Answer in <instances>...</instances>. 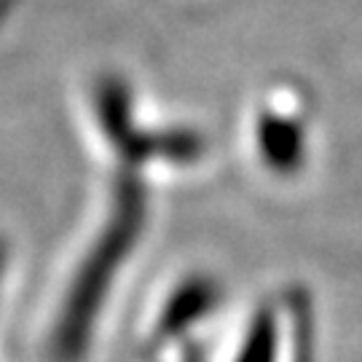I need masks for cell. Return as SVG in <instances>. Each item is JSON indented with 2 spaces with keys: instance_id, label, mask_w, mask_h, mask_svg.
<instances>
[{
  "instance_id": "cell-3",
  "label": "cell",
  "mask_w": 362,
  "mask_h": 362,
  "mask_svg": "<svg viewBox=\"0 0 362 362\" xmlns=\"http://www.w3.org/2000/svg\"><path fill=\"white\" fill-rule=\"evenodd\" d=\"M272 360V333H269V325L266 320L255 327V333L252 338L247 341L245 351H242V357L239 362H269Z\"/></svg>"
},
{
  "instance_id": "cell-4",
  "label": "cell",
  "mask_w": 362,
  "mask_h": 362,
  "mask_svg": "<svg viewBox=\"0 0 362 362\" xmlns=\"http://www.w3.org/2000/svg\"><path fill=\"white\" fill-rule=\"evenodd\" d=\"M3 258H6V250H3V245H0V272H3Z\"/></svg>"
},
{
  "instance_id": "cell-1",
  "label": "cell",
  "mask_w": 362,
  "mask_h": 362,
  "mask_svg": "<svg viewBox=\"0 0 362 362\" xmlns=\"http://www.w3.org/2000/svg\"><path fill=\"white\" fill-rule=\"evenodd\" d=\"M145 207L140 199V188L134 182H124L116 199L113 215L105 226L100 242L91 247L81 276L70 290L65 306V317L59 325V354L62 360H73L89 341V327L94 322V311L103 303L105 290L113 279V272L129 255L132 245L137 239Z\"/></svg>"
},
{
  "instance_id": "cell-2",
  "label": "cell",
  "mask_w": 362,
  "mask_h": 362,
  "mask_svg": "<svg viewBox=\"0 0 362 362\" xmlns=\"http://www.w3.org/2000/svg\"><path fill=\"white\" fill-rule=\"evenodd\" d=\"M212 300H215V290H212L209 282H202V279L188 282L180 293H175V298H172L167 314H164V320H161V333L180 330L182 325L188 327L194 320H199L202 311L209 309Z\"/></svg>"
}]
</instances>
